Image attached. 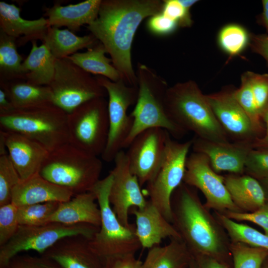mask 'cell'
Instances as JSON below:
<instances>
[{"label": "cell", "instance_id": "cell-27", "mask_svg": "<svg viewBox=\"0 0 268 268\" xmlns=\"http://www.w3.org/2000/svg\"><path fill=\"white\" fill-rule=\"evenodd\" d=\"M193 259L182 239L172 238L167 245L149 249L140 268H187Z\"/></svg>", "mask_w": 268, "mask_h": 268}, {"label": "cell", "instance_id": "cell-33", "mask_svg": "<svg viewBox=\"0 0 268 268\" xmlns=\"http://www.w3.org/2000/svg\"><path fill=\"white\" fill-rule=\"evenodd\" d=\"M233 268H262L268 257V250L242 242H231Z\"/></svg>", "mask_w": 268, "mask_h": 268}, {"label": "cell", "instance_id": "cell-43", "mask_svg": "<svg viewBox=\"0 0 268 268\" xmlns=\"http://www.w3.org/2000/svg\"><path fill=\"white\" fill-rule=\"evenodd\" d=\"M178 23L159 12L151 16L147 22L148 29L153 34L166 35L173 33Z\"/></svg>", "mask_w": 268, "mask_h": 268}, {"label": "cell", "instance_id": "cell-17", "mask_svg": "<svg viewBox=\"0 0 268 268\" xmlns=\"http://www.w3.org/2000/svg\"><path fill=\"white\" fill-rule=\"evenodd\" d=\"M193 152L206 156L213 170L217 173L228 172L243 174L247 155L253 148L248 142H218L197 136L193 139Z\"/></svg>", "mask_w": 268, "mask_h": 268}, {"label": "cell", "instance_id": "cell-12", "mask_svg": "<svg viewBox=\"0 0 268 268\" xmlns=\"http://www.w3.org/2000/svg\"><path fill=\"white\" fill-rule=\"evenodd\" d=\"M166 92L155 88L145 80L140 81L136 103L130 114L134 119L133 127L123 148H128L136 135L148 129H164L171 136L177 139L186 134L187 132L175 124L167 114L165 106Z\"/></svg>", "mask_w": 268, "mask_h": 268}, {"label": "cell", "instance_id": "cell-50", "mask_svg": "<svg viewBox=\"0 0 268 268\" xmlns=\"http://www.w3.org/2000/svg\"><path fill=\"white\" fill-rule=\"evenodd\" d=\"M265 192L267 201L268 202V178L259 180Z\"/></svg>", "mask_w": 268, "mask_h": 268}, {"label": "cell", "instance_id": "cell-35", "mask_svg": "<svg viewBox=\"0 0 268 268\" xmlns=\"http://www.w3.org/2000/svg\"><path fill=\"white\" fill-rule=\"evenodd\" d=\"M20 181L8 153L0 155V206L11 202L13 190Z\"/></svg>", "mask_w": 268, "mask_h": 268}, {"label": "cell", "instance_id": "cell-16", "mask_svg": "<svg viewBox=\"0 0 268 268\" xmlns=\"http://www.w3.org/2000/svg\"><path fill=\"white\" fill-rule=\"evenodd\" d=\"M234 90H223L206 95L218 123L233 142L253 143L261 135L234 95Z\"/></svg>", "mask_w": 268, "mask_h": 268}, {"label": "cell", "instance_id": "cell-21", "mask_svg": "<svg viewBox=\"0 0 268 268\" xmlns=\"http://www.w3.org/2000/svg\"><path fill=\"white\" fill-rule=\"evenodd\" d=\"M20 8L14 4L0 1V30L16 38L18 46L29 41H43L49 27L47 19H24L20 16Z\"/></svg>", "mask_w": 268, "mask_h": 268}, {"label": "cell", "instance_id": "cell-6", "mask_svg": "<svg viewBox=\"0 0 268 268\" xmlns=\"http://www.w3.org/2000/svg\"><path fill=\"white\" fill-rule=\"evenodd\" d=\"M0 128L25 136L49 152L68 142L67 114L53 104L1 114Z\"/></svg>", "mask_w": 268, "mask_h": 268}, {"label": "cell", "instance_id": "cell-34", "mask_svg": "<svg viewBox=\"0 0 268 268\" xmlns=\"http://www.w3.org/2000/svg\"><path fill=\"white\" fill-rule=\"evenodd\" d=\"M60 203L51 201L18 206L17 214L19 225L35 226L49 223Z\"/></svg>", "mask_w": 268, "mask_h": 268}, {"label": "cell", "instance_id": "cell-15", "mask_svg": "<svg viewBox=\"0 0 268 268\" xmlns=\"http://www.w3.org/2000/svg\"><path fill=\"white\" fill-rule=\"evenodd\" d=\"M110 173L112 180L109 194L111 207L120 222L129 227V214L133 207L142 208L147 202L137 177L130 169L126 152L121 150L114 160Z\"/></svg>", "mask_w": 268, "mask_h": 268}, {"label": "cell", "instance_id": "cell-52", "mask_svg": "<svg viewBox=\"0 0 268 268\" xmlns=\"http://www.w3.org/2000/svg\"><path fill=\"white\" fill-rule=\"evenodd\" d=\"M187 268H198L197 262L194 258L193 260L192 261L191 263Z\"/></svg>", "mask_w": 268, "mask_h": 268}, {"label": "cell", "instance_id": "cell-2", "mask_svg": "<svg viewBox=\"0 0 268 268\" xmlns=\"http://www.w3.org/2000/svg\"><path fill=\"white\" fill-rule=\"evenodd\" d=\"M194 188L183 182L174 192L172 224L194 257L205 256L233 264L226 232L202 204Z\"/></svg>", "mask_w": 268, "mask_h": 268}, {"label": "cell", "instance_id": "cell-38", "mask_svg": "<svg viewBox=\"0 0 268 268\" xmlns=\"http://www.w3.org/2000/svg\"><path fill=\"white\" fill-rule=\"evenodd\" d=\"M246 74L258 113L262 119V114L268 105V73L247 71Z\"/></svg>", "mask_w": 268, "mask_h": 268}, {"label": "cell", "instance_id": "cell-49", "mask_svg": "<svg viewBox=\"0 0 268 268\" xmlns=\"http://www.w3.org/2000/svg\"><path fill=\"white\" fill-rule=\"evenodd\" d=\"M262 5L263 12L261 14V21L268 34V0H262Z\"/></svg>", "mask_w": 268, "mask_h": 268}, {"label": "cell", "instance_id": "cell-19", "mask_svg": "<svg viewBox=\"0 0 268 268\" xmlns=\"http://www.w3.org/2000/svg\"><path fill=\"white\" fill-rule=\"evenodd\" d=\"M83 235L64 237L41 255L51 259L63 268H104L100 258Z\"/></svg>", "mask_w": 268, "mask_h": 268}, {"label": "cell", "instance_id": "cell-20", "mask_svg": "<svg viewBox=\"0 0 268 268\" xmlns=\"http://www.w3.org/2000/svg\"><path fill=\"white\" fill-rule=\"evenodd\" d=\"M130 212L135 216L136 234L142 248L158 246L166 238L181 239L173 225L149 200L144 207H133Z\"/></svg>", "mask_w": 268, "mask_h": 268}, {"label": "cell", "instance_id": "cell-23", "mask_svg": "<svg viewBox=\"0 0 268 268\" xmlns=\"http://www.w3.org/2000/svg\"><path fill=\"white\" fill-rule=\"evenodd\" d=\"M92 191L74 196L69 200L61 202L49 222L66 224H88L100 227L101 212Z\"/></svg>", "mask_w": 268, "mask_h": 268}, {"label": "cell", "instance_id": "cell-31", "mask_svg": "<svg viewBox=\"0 0 268 268\" xmlns=\"http://www.w3.org/2000/svg\"><path fill=\"white\" fill-rule=\"evenodd\" d=\"M16 41L0 30V80H25L23 58L17 52Z\"/></svg>", "mask_w": 268, "mask_h": 268}, {"label": "cell", "instance_id": "cell-39", "mask_svg": "<svg viewBox=\"0 0 268 268\" xmlns=\"http://www.w3.org/2000/svg\"><path fill=\"white\" fill-rule=\"evenodd\" d=\"M17 210V207L12 202L0 206V247L8 242L18 229Z\"/></svg>", "mask_w": 268, "mask_h": 268}, {"label": "cell", "instance_id": "cell-22", "mask_svg": "<svg viewBox=\"0 0 268 268\" xmlns=\"http://www.w3.org/2000/svg\"><path fill=\"white\" fill-rule=\"evenodd\" d=\"M73 197L69 190L48 181L37 173L21 180L13 190L11 202L18 207L51 201L63 202Z\"/></svg>", "mask_w": 268, "mask_h": 268}, {"label": "cell", "instance_id": "cell-11", "mask_svg": "<svg viewBox=\"0 0 268 268\" xmlns=\"http://www.w3.org/2000/svg\"><path fill=\"white\" fill-rule=\"evenodd\" d=\"M108 94V112L109 132L105 149L101 155L107 162L114 161L123 150L124 144L132 130L134 119L127 114L129 107L137 99L134 89L126 86L121 81H112L104 76L96 78Z\"/></svg>", "mask_w": 268, "mask_h": 268}, {"label": "cell", "instance_id": "cell-53", "mask_svg": "<svg viewBox=\"0 0 268 268\" xmlns=\"http://www.w3.org/2000/svg\"><path fill=\"white\" fill-rule=\"evenodd\" d=\"M262 268H268V257L266 259L264 262Z\"/></svg>", "mask_w": 268, "mask_h": 268}, {"label": "cell", "instance_id": "cell-44", "mask_svg": "<svg viewBox=\"0 0 268 268\" xmlns=\"http://www.w3.org/2000/svg\"><path fill=\"white\" fill-rule=\"evenodd\" d=\"M250 45L252 51L261 56L268 65V34L251 35Z\"/></svg>", "mask_w": 268, "mask_h": 268}, {"label": "cell", "instance_id": "cell-29", "mask_svg": "<svg viewBox=\"0 0 268 268\" xmlns=\"http://www.w3.org/2000/svg\"><path fill=\"white\" fill-rule=\"evenodd\" d=\"M96 40L92 34L78 36L68 29L49 26L42 42L55 59H61L77 53L79 50L91 47Z\"/></svg>", "mask_w": 268, "mask_h": 268}, {"label": "cell", "instance_id": "cell-1", "mask_svg": "<svg viewBox=\"0 0 268 268\" xmlns=\"http://www.w3.org/2000/svg\"><path fill=\"white\" fill-rule=\"evenodd\" d=\"M161 8L158 0H102L98 17L86 26L109 53L114 67L130 82L134 79L131 51L135 32L143 19Z\"/></svg>", "mask_w": 268, "mask_h": 268}, {"label": "cell", "instance_id": "cell-26", "mask_svg": "<svg viewBox=\"0 0 268 268\" xmlns=\"http://www.w3.org/2000/svg\"><path fill=\"white\" fill-rule=\"evenodd\" d=\"M14 109H25L53 104L48 85L32 83L24 80H0Z\"/></svg>", "mask_w": 268, "mask_h": 268}, {"label": "cell", "instance_id": "cell-4", "mask_svg": "<svg viewBox=\"0 0 268 268\" xmlns=\"http://www.w3.org/2000/svg\"><path fill=\"white\" fill-rule=\"evenodd\" d=\"M112 175L100 180L90 191L96 197L101 212V223L98 231L89 240L94 252L101 259L104 268L114 261L135 255L142 248L136 236L135 226L123 225L114 213L109 200Z\"/></svg>", "mask_w": 268, "mask_h": 268}, {"label": "cell", "instance_id": "cell-36", "mask_svg": "<svg viewBox=\"0 0 268 268\" xmlns=\"http://www.w3.org/2000/svg\"><path fill=\"white\" fill-rule=\"evenodd\" d=\"M248 41L247 31L242 27L235 24L225 26L218 36L219 43L222 49L232 56L240 53Z\"/></svg>", "mask_w": 268, "mask_h": 268}, {"label": "cell", "instance_id": "cell-40", "mask_svg": "<svg viewBox=\"0 0 268 268\" xmlns=\"http://www.w3.org/2000/svg\"><path fill=\"white\" fill-rule=\"evenodd\" d=\"M0 268H63L54 260L44 256L17 255Z\"/></svg>", "mask_w": 268, "mask_h": 268}, {"label": "cell", "instance_id": "cell-41", "mask_svg": "<svg viewBox=\"0 0 268 268\" xmlns=\"http://www.w3.org/2000/svg\"><path fill=\"white\" fill-rule=\"evenodd\" d=\"M227 217L235 221H250L261 227L268 236V202L257 210L250 212L228 211Z\"/></svg>", "mask_w": 268, "mask_h": 268}, {"label": "cell", "instance_id": "cell-8", "mask_svg": "<svg viewBox=\"0 0 268 268\" xmlns=\"http://www.w3.org/2000/svg\"><path fill=\"white\" fill-rule=\"evenodd\" d=\"M99 228L88 224H66L55 222L41 225H20L13 237L0 247V267L22 252L33 250L42 255L67 236L83 235L91 239Z\"/></svg>", "mask_w": 268, "mask_h": 268}, {"label": "cell", "instance_id": "cell-13", "mask_svg": "<svg viewBox=\"0 0 268 268\" xmlns=\"http://www.w3.org/2000/svg\"><path fill=\"white\" fill-rule=\"evenodd\" d=\"M183 182L202 192L206 200L204 205L207 209L221 213L242 212L231 200L224 176L213 170L204 154L193 152L187 156Z\"/></svg>", "mask_w": 268, "mask_h": 268}, {"label": "cell", "instance_id": "cell-32", "mask_svg": "<svg viewBox=\"0 0 268 268\" xmlns=\"http://www.w3.org/2000/svg\"><path fill=\"white\" fill-rule=\"evenodd\" d=\"M215 218L226 231L231 242H242L268 250V236L215 211Z\"/></svg>", "mask_w": 268, "mask_h": 268}, {"label": "cell", "instance_id": "cell-24", "mask_svg": "<svg viewBox=\"0 0 268 268\" xmlns=\"http://www.w3.org/2000/svg\"><path fill=\"white\" fill-rule=\"evenodd\" d=\"M101 3V0H86L65 6L54 5L46 8L45 15L49 26H66L76 32L81 26L89 25L96 19Z\"/></svg>", "mask_w": 268, "mask_h": 268}, {"label": "cell", "instance_id": "cell-46", "mask_svg": "<svg viewBox=\"0 0 268 268\" xmlns=\"http://www.w3.org/2000/svg\"><path fill=\"white\" fill-rule=\"evenodd\" d=\"M141 264L142 262L132 255L114 261L107 268H140Z\"/></svg>", "mask_w": 268, "mask_h": 268}, {"label": "cell", "instance_id": "cell-30", "mask_svg": "<svg viewBox=\"0 0 268 268\" xmlns=\"http://www.w3.org/2000/svg\"><path fill=\"white\" fill-rule=\"evenodd\" d=\"M105 47L101 43L88 49L85 52H77L67 57L85 71L105 77L112 81L120 80V73L110 64L111 59L107 58Z\"/></svg>", "mask_w": 268, "mask_h": 268}, {"label": "cell", "instance_id": "cell-28", "mask_svg": "<svg viewBox=\"0 0 268 268\" xmlns=\"http://www.w3.org/2000/svg\"><path fill=\"white\" fill-rule=\"evenodd\" d=\"M31 43L30 53L22 64L25 80L37 85H49L54 75L56 59L45 44L38 46L36 41Z\"/></svg>", "mask_w": 268, "mask_h": 268}, {"label": "cell", "instance_id": "cell-7", "mask_svg": "<svg viewBox=\"0 0 268 268\" xmlns=\"http://www.w3.org/2000/svg\"><path fill=\"white\" fill-rule=\"evenodd\" d=\"M67 114L68 142L90 155L101 156L109 132L108 103L104 97L88 101Z\"/></svg>", "mask_w": 268, "mask_h": 268}, {"label": "cell", "instance_id": "cell-51", "mask_svg": "<svg viewBox=\"0 0 268 268\" xmlns=\"http://www.w3.org/2000/svg\"><path fill=\"white\" fill-rule=\"evenodd\" d=\"M179 1L184 7L190 10L191 7L198 1L195 0H179Z\"/></svg>", "mask_w": 268, "mask_h": 268}, {"label": "cell", "instance_id": "cell-42", "mask_svg": "<svg viewBox=\"0 0 268 268\" xmlns=\"http://www.w3.org/2000/svg\"><path fill=\"white\" fill-rule=\"evenodd\" d=\"M161 12L175 21L178 25L188 26L192 23L189 9L184 7L179 0L164 1Z\"/></svg>", "mask_w": 268, "mask_h": 268}, {"label": "cell", "instance_id": "cell-18", "mask_svg": "<svg viewBox=\"0 0 268 268\" xmlns=\"http://www.w3.org/2000/svg\"><path fill=\"white\" fill-rule=\"evenodd\" d=\"M8 157L21 180L39 173L49 151L36 141L22 134L0 130Z\"/></svg>", "mask_w": 268, "mask_h": 268}, {"label": "cell", "instance_id": "cell-45", "mask_svg": "<svg viewBox=\"0 0 268 268\" xmlns=\"http://www.w3.org/2000/svg\"><path fill=\"white\" fill-rule=\"evenodd\" d=\"M194 258L197 262L198 268H233V264L205 256H197Z\"/></svg>", "mask_w": 268, "mask_h": 268}, {"label": "cell", "instance_id": "cell-3", "mask_svg": "<svg viewBox=\"0 0 268 268\" xmlns=\"http://www.w3.org/2000/svg\"><path fill=\"white\" fill-rule=\"evenodd\" d=\"M165 106L167 115L177 126L195 136L210 141L229 139L199 87L193 82L178 84L167 90Z\"/></svg>", "mask_w": 268, "mask_h": 268}, {"label": "cell", "instance_id": "cell-47", "mask_svg": "<svg viewBox=\"0 0 268 268\" xmlns=\"http://www.w3.org/2000/svg\"><path fill=\"white\" fill-rule=\"evenodd\" d=\"M262 119L265 126V133L261 137L253 142L252 144L253 148H268V105L262 114Z\"/></svg>", "mask_w": 268, "mask_h": 268}, {"label": "cell", "instance_id": "cell-14", "mask_svg": "<svg viewBox=\"0 0 268 268\" xmlns=\"http://www.w3.org/2000/svg\"><path fill=\"white\" fill-rule=\"evenodd\" d=\"M169 133L160 128L148 129L132 140L126 152L130 169L141 187L157 173L164 157Z\"/></svg>", "mask_w": 268, "mask_h": 268}, {"label": "cell", "instance_id": "cell-25", "mask_svg": "<svg viewBox=\"0 0 268 268\" xmlns=\"http://www.w3.org/2000/svg\"><path fill=\"white\" fill-rule=\"evenodd\" d=\"M224 182L231 200L242 212H253L267 202L261 184L250 175L230 174L224 176Z\"/></svg>", "mask_w": 268, "mask_h": 268}, {"label": "cell", "instance_id": "cell-9", "mask_svg": "<svg viewBox=\"0 0 268 268\" xmlns=\"http://www.w3.org/2000/svg\"><path fill=\"white\" fill-rule=\"evenodd\" d=\"M53 104L67 114L91 100L103 97L106 90L89 73L67 58L56 59L51 83Z\"/></svg>", "mask_w": 268, "mask_h": 268}, {"label": "cell", "instance_id": "cell-48", "mask_svg": "<svg viewBox=\"0 0 268 268\" xmlns=\"http://www.w3.org/2000/svg\"><path fill=\"white\" fill-rule=\"evenodd\" d=\"M14 109L6 92L0 87V114L8 113Z\"/></svg>", "mask_w": 268, "mask_h": 268}, {"label": "cell", "instance_id": "cell-10", "mask_svg": "<svg viewBox=\"0 0 268 268\" xmlns=\"http://www.w3.org/2000/svg\"><path fill=\"white\" fill-rule=\"evenodd\" d=\"M193 139L184 142L168 136L163 162L154 177L146 185L149 201L172 223L171 200L175 190L183 182L188 153Z\"/></svg>", "mask_w": 268, "mask_h": 268}, {"label": "cell", "instance_id": "cell-5", "mask_svg": "<svg viewBox=\"0 0 268 268\" xmlns=\"http://www.w3.org/2000/svg\"><path fill=\"white\" fill-rule=\"evenodd\" d=\"M102 162L69 142L49 152L39 174L73 196L90 191L100 180Z\"/></svg>", "mask_w": 268, "mask_h": 268}, {"label": "cell", "instance_id": "cell-37", "mask_svg": "<svg viewBox=\"0 0 268 268\" xmlns=\"http://www.w3.org/2000/svg\"><path fill=\"white\" fill-rule=\"evenodd\" d=\"M244 172L258 180L268 178V148H253L247 155Z\"/></svg>", "mask_w": 268, "mask_h": 268}]
</instances>
